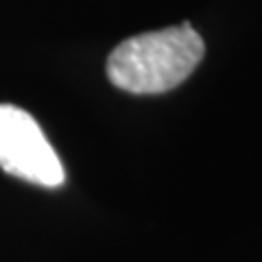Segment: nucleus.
<instances>
[{"label": "nucleus", "mask_w": 262, "mask_h": 262, "mask_svg": "<svg viewBox=\"0 0 262 262\" xmlns=\"http://www.w3.org/2000/svg\"><path fill=\"white\" fill-rule=\"evenodd\" d=\"M206 55L190 22L125 39L107 59V77L131 94H162L184 83Z\"/></svg>", "instance_id": "nucleus-1"}, {"label": "nucleus", "mask_w": 262, "mask_h": 262, "mask_svg": "<svg viewBox=\"0 0 262 262\" xmlns=\"http://www.w3.org/2000/svg\"><path fill=\"white\" fill-rule=\"evenodd\" d=\"M0 168L44 188H59L66 182L63 164L42 127L27 110L11 103H0Z\"/></svg>", "instance_id": "nucleus-2"}]
</instances>
